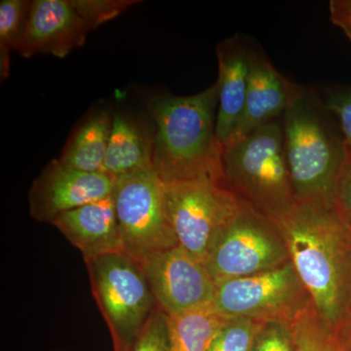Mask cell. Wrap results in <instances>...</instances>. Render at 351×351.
<instances>
[{
  "label": "cell",
  "mask_w": 351,
  "mask_h": 351,
  "mask_svg": "<svg viewBox=\"0 0 351 351\" xmlns=\"http://www.w3.org/2000/svg\"><path fill=\"white\" fill-rule=\"evenodd\" d=\"M276 221L316 313L338 331L351 316V230L319 198L297 201Z\"/></svg>",
  "instance_id": "6da1fadb"
},
{
  "label": "cell",
  "mask_w": 351,
  "mask_h": 351,
  "mask_svg": "<svg viewBox=\"0 0 351 351\" xmlns=\"http://www.w3.org/2000/svg\"><path fill=\"white\" fill-rule=\"evenodd\" d=\"M219 87L193 96H154L147 108L156 123L152 169L164 184L206 181L223 184V145L216 135Z\"/></svg>",
  "instance_id": "7a4b0ae2"
},
{
  "label": "cell",
  "mask_w": 351,
  "mask_h": 351,
  "mask_svg": "<svg viewBox=\"0 0 351 351\" xmlns=\"http://www.w3.org/2000/svg\"><path fill=\"white\" fill-rule=\"evenodd\" d=\"M281 122L295 202L331 200L335 182L348 156L334 115L318 92L306 88L301 98L284 112Z\"/></svg>",
  "instance_id": "3957f363"
},
{
  "label": "cell",
  "mask_w": 351,
  "mask_h": 351,
  "mask_svg": "<svg viewBox=\"0 0 351 351\" xmlns=\"http://www.w3.org/2000/svg\"><path fill=\"white\" fill-rule=\"evenodd\" d=\"M221 169L228 191L274 221L295 206L281 119L225 145Z\"/></svg>",
  "instance_id": "277c9868"
},
{
  "label": "cell",
  "mask_w": 351,
  "mask_h": 351,
  "mask_svg": "<svg viewBox=\"0 0 351 351\" xmlns=\"http://www.w3.org/2000/svg\"><path fill=\"white\" fill-rule=\"evenodd\" d=\"M114 351H129L157 309L142 265L121 253L84 258Z\"/></svg>",
  "instance_id": "5b68a950"
},
{
  "label": "cell",
  "mask_w": 351,
  "mask_h": 351,
  "mask_svg": "<svg viewBox=\"0 0 351 351\" xmlns=\"http://www.w3.org/2000/svg\"><path fill=\"white\" fill-rule=\"evenodd\" d=\"M289 260L276 221L240 200L215 239L205 265L217 283L274 269Z\"/></svg>",
  "instance_id": "8992f818"
},
{
  "label": "cell",
  "mask_w": 351,
  "mask_h": 351,
  "mask_svg": "<svg viewBox=\"0 0 351 351\" xmlns=\"http://www.w3.org/2000/svg\"><path fill=\"white\" fill-rule=\"evenodd\" d=\"M123 252L143 263L179 246L171 223L165 184L154 169L114 180L112 191Z\"/></svg>",
  "instance_id": "52a82bcc"
},
{
  "label": "cell",
  "mask_w": 351,
  "mask_h": 351,
  "mask_svg": "<svg viewBox=\"0 0 351 351\" xmlns=\"http://www.w3.org/2000/svg\"><path fill=\"white\" fill-rule=\"evenodd\" d=\"M311 304L290 260L274 269L217 282L213 299L215 308L226 317L289 324Z\"/></svg>",
  "instance_id": "ba28073f"
},
{
  "label": "cell",
  "mask_w": 351,
  "mask_h": 351,
  "mask_svg": "<svg viewBox=\"0 0 351 351\" xmlns=\"http://www.w3.org/2000/svg\"><path fill=\"white\" fill-rule=\"evenodd\" d=\"M164 184L179 246L205 265L215 239L237 211L240 200L217 182L184 181Z\"/></svg>",
  "instance_id": "9c48e42d"
},
{
  "label": "cell",
  "mask_w": 351,
  "mask_h": 351,
  "mask_svg": "<svg viewBox=\"0 0 351 351\" xmlns=\"http://www.w3.org/2000/svg\"><path fill=\"white\" fill-rule=\"evenodd\" d=\"M157 308L176 315L213 304L216 282L204 263L180 246L157 254L142 265Z\"/></svg>",
  "instance_id": "30bf717a"
},
{
  "label": "cell",
  "mask_w": 351,
  "mask_h": 351,
  "mask_svg": "<svg viewBox=\"0 0 351 351\" xmlns=\"http://www.w3.org/2000/svg\"><path fill=\"white\" fill-rule=\"evenodd\" d=\"M114 180L105 173H87L51 161L32 182L29 214L40 223L52 225L66 212L112 195Z\"/></svg>",
  "instance_id": "8fae6325"
},
{
  "label": "cell",
  "mask_w": 351,
  "mask_h": 351,
  "mask_svg": "<svg viewBox=\"0 0 351 351\" xmlns=\"http://www.w3.org/2000/svg\"><path fill=\"white\" fill-rule=\"evenodd\" d=\"M89 29L71 0L32 1L14 51L24 58L68 56L86 41Z\"/></svg>",
  "instance_id": "7c38bea8"
},
{
  "label": "cell",
  "mask_w": 351,
  "mask_h": 351,
  "mask_svg": "<svg viewBox=\"0 0 351 351\" xmlns=\"http://www.w3.org/2000/svg\"><path fill=\"white\" fill-rule=\"evenodd\" d=\"M248 91L242 119L232 141L282 117L306 88L279 73L265 52L250 43ZM230 141V142H232Z\"/></svg>",
  "instance_id": "4fadbf2b"
},
{
  "label": "cell",
  "mask_w": 351,
  "mask_h": 351,
  "mask_svg": "<svg viewBox=\"0 0 351 351\" xmlns=\"http://www.w3.org/2000/svg\"><path fill=\"white\" fill-rule=\"evenodd\" d=\"M217 56L219 104L216 135L223 147L232 141L243 114L250 71V43L239 34L226 38L217 46Z\"/></svg>",
  "instance_id": "5bb4252c"
},
{
  "label": "cell",
  "mask_w": 351,
  "mask_h": 351,
  "mask_svg": "<svg viewBox=\"0 0 351 351\" xmlns=\"http://www.w3.org/2000/svg\"><path fill=\"white\" fill-rule=\"evenodd\" d=\"M52 225L82 252L84 258L123 252L112 195L66 212Z\"/></svg>",
  "instance_id": "9a60e30c"
},
{
  "label": "cell",
  "mask_w": 351,
  "mask_h": 351,
  "mask_svg": "<svg viewBox=\"0 0 351 351\" xmlns=\"http://www.w3.org/2000/svg\"><path fill=\"white\" fill-rule=\"evenodd\" d=\"M154 133L123 114H115L103 173L113 180L152 169Z\"/></svg>",
  "instance_id": "2e32d148"
},
{
  "label": "cell",
  "mask_w": 351,
  "mask_h": 351,
  "mask_svg": "<svg viewBox=\"0 0 351 351\" xmlns=\"http://www.w3.org/2000/svg\"><path fill=\"white\" fill-rule=\"evenodd\" d=\"M112 125V119L108 112L95 113L75 131L60 162L82 172L103 173Z\"/></svg>",
  "instance_id": "e0dca14e"
},
{
  "label": "cell",
  "mask_w": 351,
  "mask_h": 351,
  "mask_svg": "<svg viewBox=\"0 0 351 351\" xmlns=\"http://www.w3.org/2000/svg\"><path fill=\"white\" fill-rule=\"evenodd\" d=\"M228 319L213 304L167 316L170 351H207Z\"/></svg>",
  "instance_id": "ac0fdd59"
},
{
  "label": "cell",
  "mask_w": 351,
  "mask_h": 351,
  "mask_svg": "<svg viewBox=\"0 0 351 351\" xmlns=\"http://www.w3.org/2000/svg\"><path fill=\"white\" fill-rule=\"evenodd\" d=\"M297 351H343L336 331L316 313L313 304L291 324Z\"/></svg>",
  "instance_id": "d6986e66"
},
{
  "label": "cell",
  "mask_w": 351,
  "mask_h": 351,
  "mask_svg": "<svg viewBox=\"0 0 351 351\" xmlns=\"http://www.w3.org/2000/svg\"><path fill=\"white\" fill-rule=\"evenodd\" d=\"M32 1L2 0L0 2V75H10V54L22 32Z\"/></svg>",
  "instance_id": "ffe728a7"
},
{
  "label": "cell",
  "mask_w": 351,
  "mask_h": 351,
  "mask_svg": "<svg viewBox=\"0 0 351 351\" xmlns=\"http://www.w3.org/2000/svg\"><path fill=\"white\" fill-rule=\"evenodd\" d=\"M263 323L249 318H228L207 351H250Z\"/></svg>",
  "instance_id": "44dd1931"
},
{
  "label": "cell",
  "mask_w": 351,
  "mask_h": 351,
  "mask_svg": "<svg viewBox=\"0 0 351 351\" xmlns=\"http://www.w3.org/2000/svg\"><path fill=\"white\" fill-rule=\"evenodd\" d=\"M71 1L89 32L97 29L108 21L115 19L127 9L140 2L136 0H71Z\"/></svg>",
  "instance_id": "7402d4cb"
},
{
  "label": "cell",
  "mask_w": 351,
  "mask_h": 351,
  "mask_svg": "<svg viewBox=\"0 0 351 351\" xmlns=\"http://www.w3.org/2000/svg\"><path fill=\"white\" fill-rule=\"evenodd\" d=\"M318 94L338 122L346 151L351 152V84L326 88Z\"/></svg>",
  "instance_id": "603a6c76"
},
{
  "label": "cell",
  "mask_w": 351,
  "mask_h": 351,
  "mask_svg": "<svg viewBox=\"0 0 351 351\" xmlns=\"http://www.w3.org/2000/svg\"><path fill=\"white\" fill-rule=\"evenodd\" d=\"M250 351H297L291 324L281 321L263 323Z\"/></svg>",
  "instance_id": "cb8c5ba5"
},
{
  "label": "cell",
  "mask_w": 351,
  "mask_h": 351,
  "mask_svg": "<svg viewBox=\"0 0 351 351\" xmlns=\"http://www.w3.org/2000/svg\"><path fill=\"white\" fill-rule=\"evenodd\" d=\"M129 351H170L167 315L157 308Z\"/></svg>",
  "instance_id": "d4e9b609"
},
{
  "label": "cell",
  "mask_w": 351,
  "mask_h": 351,
  "mask_svg": "<svg viewBox=\"0 0 351 351\" xmlns=\"http://www.w3.org/2000/svg\"><path fill=\"white\" fill-rule=\"evenodd\" d=\"M331 200L339 219L351 230V152H348L335 182Z\"/></svg>",
  "instance_id": "484cf974"
},
{
  "label": "cell",
  "mask_w": 351,
  "mask_h": 351,
  "mask_svg": "<svg viewBox=\"0 0 351 351\" xmlns=\"http://www.w3.org/2000/svg\"><path fill=\"white\" fill-rule=\"evenodd\" d=\"M330 19L338 25L351 41V0L330 1Z\"/></svg>",
  "instance_id": "4316f807"
},
{
  "label": "cell",
  "mask_w": 351,
  "mask_h": 351,
  "mask_svg": "<svg viewBox=\"0 0 351 351\" xmlns=\"http://www.w3.org/2000/svg\"><path fill=\"white\" fill-rule=\"evenodd\" d=\"M343 351H351V316L337 331Z\"/></svg>",
  "instance_id": "83f0119b"
}]
</instances>
